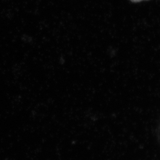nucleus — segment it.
Returning a JSON list of instances; mask_svg holds the SVG:
<instances>
[{"instance_id": "nucleus-1", "label": "nucleus", "mask_w": 160, "mask_h": 160, "mask_svg": "<svg viewBox=\"0 0 160 160\" xmlns=\"http://www.w3.org/2000/svg\"><path fill=\"white\" fill-rule=\"evenodd\" d=\"M131 1L134 2H141L143 0H131Z\"/></svg>"}]
</instances>
